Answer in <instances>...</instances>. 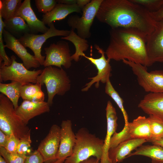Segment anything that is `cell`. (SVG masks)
I'll list each match as a JSON object with an SVG mask.
<instances>
[{
    "label": "cell",
    "instance_id": "34",
    "mask_svg": "<svg viewBox=\"0 0 163 163\" xmlns=\"http://www.w3.org/2000/svg\"><path fill=\"white\" fill-rule=\"evenodd\" d=\"M0 155L7 163H24L27 156L17 153H11L7 151L5 148L0 147Z\"/></svg>",
    "mask_w": 163,
    "mask_h": 163
},
{
    "label": "cell",
    "instance_id": "3",
    "mask_svg": "<svg viewBox=\"0 0 163 163\" xmlns=\"http://www.w3.org/2000/svg\"><path fill=\"white\" fill-rule=\"evenodd\" d=\"M76 141L72 155L65 160V163H80L93 157L100 160L104 140L82 128L75 134Z\"/></svg>",
    "mask_w": 163,
    "mask_h": 163
},
{
    "label": "cell",
    "instance_id": "43",
    "mask_svg": "<svg viewBox=\"0 0 163 163\" xmlns=\"http://www.w3.org/2000/svg\"><path fill=\"white\" fill-rule=\"evenodd\" d=\"M154 145H159L163 148V138L152 142Z\"/></svg>",
    "mask_w": 163,
    "mask_h": 163
},
{
    "label": "cell",
    "instance_id": "38",
    "mask_svg": "<svg viewBox=\"0 0 163 163\" xmlns=\"http://www.w3.org/2000/svg\"><path fill=\"white\" fill-rule=\"evenodd\" d=\"M10 135H8L0 130V147L5 148Z\"/></svg>",
    "mask_w": 163,
    "mask_h": 163
},
{
    "label": "cell",
    "instance_id": "19",
    "mask_svg": "<svg viewBox=\"0 0 163 163\" xmlns=\"http://www.w3.org/2000/svg\"><path fill=\"white\" fill-rule=\"evenodd\" d=\"M18 115L27 125L29 121L34 117L50 111V106L47 102H33L24 100L15 110Z\"/></svg>",
    "mask_w": 163,
    "mask_h": 163
},
{
    "label": "cell",
    "instance_id": "11",
    "mask_svg": "<svg viewBox=\"0 0 163 163\" xmlns=\"http://www.w3.org/2000/svg\"><path fill=\"white\" fill-rule=\"evenodd\" d=\"M94 47L98 53L101 54V56L99 58L95 59L86 55L84 57L95 66L98 71L97 74L94 77L88 78L91 80L85 84V87L82 89V91H87L94 84H95V88H98L100 82L106 84L110 79L111 75V67L109 63L110 60L106 59L105 52L98 45L95 44Z\"/></svg>",
    "mask_w": 163,
    "mask_h": 163
},
{
    "label": "cell",
    "instance_id": "45",
    "mask_svg": "<svg viewBox=\"0 0 163 163\" xmlns=\"http://www.w3.org/2000/svg\"><path fill=\"white\" fill-rule=\"evenodd\" d=\"M0 163H7L5 159L0 155Z\"/></svg>",
    "mask_w": 163,
    "mask_h": 163
},
{
    "label": "cell",
    "instance_id": "9",
    "mask_svg": "<svg viewBox=\"0 0 163 163\" xmlns=\"http://www.w3.org/2000/svg\"><path fill=\"white\" fill-rule=\"evenodd\" d=\"M49 29L45 33L41 34L27 33L18 39L20 43L25 48L28 47L33 52L35 59L43 65L46 56L41 54V49L43 44L48 38L55 36L66 37L70 34L71 31L59 30L56 28L53 22L48 26Z\"/></svg>",
    "mask_w": 163,
    "mask_h": 163
},
{
    "label": "cell",
    "instance_id": "31",
    "mask_svg": "<svg viewBox=\"0 0 163 163\" xmlns=\"http://www.w3.org/2000/svg\"><path fill=\"white\" fill-rule=\"evenodd\" d=\"M31 129L21 138L20 142L17 149V153L26 156L31 154L33 151L31 147L32 141L30 137Z\"/></svg>",
    "mask_w": 163,
    "mask_h": 163
},
{
    "label": "cell",
    "instance_id": "12",
    "mask_svg": "<svg viewBox=\"0 0 163 163\" xmlns=\"http://www.w3.org/2000/svg\"><path fill=\"white\" fill-rule=\"evenodd\" d=\"M146 46L152 65L156 62H163V18L156 21L153 31L147 36Z\"/></svg>",
    "mask_w": 163,
    "mask_h": 163
},
{
    "label": "cell",
    "instance_id": "32",
    "mask_svg": "<svg viewBox=\"0 0 163 163\" xmlns=\"http://www.w3.org/2000/svg\"><path fill=\"white\" fill-rule=\"evenodd\" d=\"M4 27L2 18L0 15V64L9 66L11 64L12 60L7 55L5 50L6 46L4 44L3 37V31Z\"/></svg>",
    "mask_w": 163,
    "mask_h": 163
},
{
    "label": "cell",
    "instance_id": "22",
    "mask_svg": "<svg viewBox=\"0 0 163 163\" xmlns=\"http://www.w3.org/2000/svg\"><path fill=\"white\" fill-rule=\"evenodd\" d=\"M127 125L131 139H143L150 142L151 135L148 117L139 116Z\"/></svg>",
    "mask_w": 163,
    "mask_h": 163
},
{
    "label": "cell",
    "instance_id": "37",
    "mask_svg": "<svg viewBox=\"0 0 163 163\" xmlns=\"http://www.w3.org/2000/svg\"><path fill=\"white\" fill-rule=\"evenodd\" d=\"M44 159L40 153L37 150L31 154L27 156L24 163H43Z\"/></svg>",
    "mask_w": 163,
    "mask_h": 163
},
{
    "label": "cell",
    "instance_id": "1",
    "mask_svg": "<svg viewBox=\"0 0 163 163\" xmlns=\"http://www.w3.org/2000/svg\"><path fill=\"white\" fill-rule=\"evenodd\" d=\"M96 17L111 28L133 29L147 36L156 22L149 12L131 0H103Z\"/></svg>",
    "mask_w": 163,
    "mask_h": 163
},
{
    "label": "cell",
    "instance_id": "5",
    "mask_svg": "<svg viewBox=\"0 0 163 163\" xmlns=\"http://www.w3.org/2000/svg\"><path fill=\"white\" fill-rule=\"evenodd\" d=\"M30 129L17 114L12 102L6 96L0 94V130L6 134H13L21 138Z\"/></svg>",
    "mask_w": 163,
    "mask_h": 163
},
{
    "label": "cell",
    "instance_id": "7",
    "mask_svg": "<svg viewBox=\"0 0 163 163\" xmlns=\"http://www.w3.org/2000/svg\"><path fill=\"white\" fill-rule=\"evenodd\" d=\"M12 63L9 66L0 64V81L8 80L17 82L22 85L30 83H37L38 76L43 70L30 71L27 69L23 63L17 62L14 55L11 56Z\"/></svg>",
    "mask_w": 163,
    "mask_h": 163
},
{
    "label": "cell",
    "instance_id": "2",
    "mask_svg": "<svg viewBox=\"0 0 163 163\" xmlns=\"http://www.w3.org/2000/svg\"><path fill=\"white\" fill-rule=\"evenodd\" d=\"M109 34V43L105 52L108 59L126 60L146 67L152 65L147 52V36L135 29L122 27L111 28Z\"/></svg>",
    "mask_w": 163,
    "mask_h": 163
},
{
    "label": "cell",
    "instance_id": "6",
    "mask_svg": "<svg viewBox=\"0 0 163 163\" xmlns=\"http://www.w3.org/2000/svg\"><path fill=\"white\" fill-rule=\"evenodd\" d=\"M123 62L131 68L136 76L139 85L145 92L163 93V70L148 72L147 67L126 60Z\"/></svg>",
    "mask_w": 163,
    "mask_h": 163
},
{
    "label": "cell",
    "instance_id": "36",
    "mask_svg": "<svg viewBox=\"0 0 163 163\" xmlns=\"http://www.w3.org/2000/svg\"><path fill=\"white\" fill-rule=\"evenodd\" d=\"M20 140L19 138L13 134H11L9 136L5 149L7 151L10 153H17L18 147Z\"/></svg>",
    "mask_w": 163,
    "mask_h": 163
},
{
    "label": "cell",
    "instance_id": "41",
    "mask_svg": "<svg viewBox=\"0 0 163 163\" xmlns=\"http://www.w3.org/2000/svg\"><path fill=\"white\" fill-rule=\"evenodd\" d=\"M91 1L90 0H77L76 4L82 10L84 7Z\"/></svg>",
    "mask_w": 163,
    "mask_h": 163
},
{
    "label": "cell",
    "instance_id": "13",
    "mask_svg": "<svg viewBox=\"0 0 163 163\" xmlns=\"http://www.w3.org/2000/svg\"><path fill=\"white\" fill-rule=\"evenodd\" d=\"M60 138V127L56 124L53 125L37 149L42 156L45 163H50L57 160Z\"/></svg>",
    "mask_w": 163,
    "mask_h": 163
},
{
    "label": "cell",
    "instance_id": "20",
    "mask_svg": "<svg viewBox=\"0 0 163 163\" xmlns=\"http://www.w3.org/2000/svg\"><path fill=\"white\" fill-rule=\"evenodd\" d=\"M147 142L143 139H133L123 142L116 147L109 149V157L113 163L120 162L133 150Z\"/></svg>",
    "mask_w": 163,
    "mask_h": 163
},
{
    "label": "cell",
    "instance_id": "28",
    "mask_svg": "<svg viewBox=\"0 0 163 163\" xmlns=\"http://www.w3.org/2000/svg\"><path fill=\"white\" fill-rule=\"evenodd\" d=\"M21 0H0V15L4 20H8L15 16L21 6Z\"/></svg>",
    "mask_w": 163,
    "mask_h": 163
},
{
    "label": "cell",
    "instance_id": "18",
    "mask_svg": "<svg viewBox=\"0 0 163 163\" xmlns=\"http://www.w3.org/2000/svg\"><path fill=\"white\" fill-rule=\"evenodd\" d=\"M138 107L163 122V93H149L140 101Z\"/></svg>",
    "mask_w": 163,
    "mask_h": 163
},
{
    "label": "cell",
    "instance_id": "27",
    "mask_svg": "<svg viewBox=\"0 0 163 163\" xmlns=\"http://www.w3.org/2000/svg\"><path fill=\"white\" fill-rule=\"evenodd\" d=\"M135 155L144 156L150 158L152 160L163 161V148L156 145H142L127 158Z\"/></svg>",
    "mask_w": 163,
    "mask_h": 163
},
{
    "label": "cell",
    "instance_id": "4",
    "mask_svg": "<svg viewBox=\"0 0 163 163\" xmlns=\"http://www.w3.org/2000/svg\"><path fill=\"white\" fill-rule=\"evenodd\" d=\"M37 83L45 84L48 98L47 103L51 106L56 94L63 96L70 88L71 81L66 72L60 69L50 66L46 67L38 76Z\"/></svg>",
    "mask_w": 163,
    "mask_h": 163
},
{
    "label": "cell",
    "instance_id": "30",
    "mask_svg": "<svg viewBox=\"0 0 163 163\" xmlns=\"http://www.w3.org/2000/svg\"><path fill=\"white\" fill-rule=\"evenodd\" d=\"M148 118L151 135L150 142L163 138V122L152 115H149Z\"/></svg>",
    "mask_w": 163,
    "mask_h": 163
},
{
    "label": "cell",
    "instance_id": "29",
    "mask_svg": "<svg viewBox=\"0 0 163 163\" xmlns=\"http://www.w3.org/2000/svg\"><path fill=\"white\" fill-rule=\"evenodd\" d=\"M105 90L106 93L112 98L121 110L124 119L125 125H127L129 123L128 117L123 106V100L118 93L115 90L110 79L106 83Z\"/></svg>",
    "mask_w": 163,
    "mask_h": 163
},
{
    "label": "cell",
    "instance_id": "35",
    "mask_svg": "<svg viewBox=\"0 0 163 163\" xmlns=\"http://www.w3.org/2000/svg\"><path fill=\"white\" fill-rule=\"evenodd\" d=\"M35 2L38 11L44 14L52 10L57 3L55 0H35Z\"/></svg>",
    "mask_w": 163,
    "mask_h": 163
},
{
    "label": "cell",
    "instance_id": "25",
    "mask_svg": "<svg viewBox=\"0 0 163 163\" xmlns=\"http://www.w3.org/2000/svg\"><path fill=\"white\" fill-rule=\"evenodd\" d=\"M69 34L67 36L62 37V39L69 40L72 42L74 45L75 51V53L71 56V58L76 62L78 61L80 56H85L84 52L86 51L88 49L89 45L88 41L86 39L82 38L74 31L71 29Z\"/></svg>",
    "mask_w": 163,
    "mask_h": 163
},
{
    "label": "cell",
    "instance_id": "26",
    "mask_svg": "<svg viewBox=\"0 0 163 163\" xmlns=\"http://www.w3.org/2000/svg\"><path fill=\"white\" fill-rule=\"evenodd\" d=\"M22 85L19 82L11 81L9 83H0V92L8 98L16 110L18 107V102L21 96Z\"/></svg>",
    "mask_w": 163,
    "mask_h": 163
},
{
    "label": "cell",
    "instance_id": "10",
    "mask_svg": "<svg viewBox=\"0 0 163 163\" xmlns=\"http://www.w3.org/2000/svg\"><path fill=\"white\" fill-rule=\"evenodd\" d=\"M44 49L46 55L43 65L45 67L55 66L61 68L62 66L68 69L71 66L70 50L69 43L66 41L59 40Z\"/></svg>",
    "mask_w": 163,
    "mask_h": 163
},
{
    "label": "cell",
    "instance_id": "23",
    "mask_svg": "<svg viewBox=\"0 0 163 163\" xmlns=\"http://www.w3.org/2000/svg\"><path fill=\"white\" fill-rule=\"evenodd\" d=\"M4 29L19 39L25 34L30 33L28 25L22 18L15 16L8 20L3 21Z\"/></svg>",
    "mask_w": 163,
    "mask_h": 163
},
{
    "label": "cell",
    "instance_id": "44",
    "mask_svg": "<svg viewBox=\"0 0 163 163\" xmlns=\"http://www.w3.org/2000/svg\"><path fill=\"white\" fill-rule=\"evenodd\" d=\"M66 159L62 158L57 159L56 161L50 163H65V161Z\"/></svg>",
    "mask_w": 163,
    "mask_h": 163
},
{
    "label": "cell",
    "instance_id": "33",
    "mask_svg": "<svg viewBox=\"0 0 163 163\" xmlns=\"http://www.w3.org/2000/svg\"><path fill=\"white\" fill-rule=\"evenodd\" d=\"M143 7L150 13L158 10L163 5V0H131Z\"/></svg>",
    "mask_w": 163,
    "mask_h": 163
},
{
    "label": "cell",
    "instance_id": "14",
    "mask_svg": "<svg viewBox=\"0 0 163 163\" xmlns=\"http://www.w3.org/2000/svg\"><path fill=\"white\" fill-rule=\"evenodd\" d=\"M3 37L6 43V47L13 51L21 59L27 69L29 70L31 68H37L40 66V64L34 56L27 52L18 39L4 29L3 31Z\"/></svg>",
    "mask_w": 163,
    "mask_h": 163
},
{
    "label": "cell",
    "instance_id": "16",
    "mask_svg": "<svg viewBox=\"0 0 163 163\" xmlns=\"http://www.w3.org/2000/svg\"><path fill=\"white\" fill-rule=\"evenodd\" d=\"M105 110L107 131L104 140L103 154L100 163H113L109 157L108 153L111 138L117 129L118 118L115 108L110 101H107Z\"/></svg>",
    "mask_w": 163,
    "mask_h": 163
},
{
    "label": "cell",
    "instance_id": "46",
    "mask_svg": "<svg viewBox=\"0 0 163 163\" xmlns=\"http://www.w3.org/2000/svg\"><path fill=\"white\" fill-rule=\"evenodd\" d=\"M152 163H163V161H159L152 160Z\"/></svg>",
    "mask_w": 163,
    "mask_h": 163
},
{
    "label": "cell",
    "instance_id": "40",
    "mask_svg": "<svg viewBox=\"0 0 163 163\" xmlns=\"http://www.w3.org/2000/svg\"><path fill=\"white\" fill-rule=\"evenodd\" d=\"M57 3L68 5H72L76 4L77 0H57Z\"/></svg>",
    "mask_w": 163,
    "mask_h": 163
},
{
    "label": "cell",
    "instance_id": "24",
    "mask_svg": "<svg viewBox=\"0 0 163 163\" xmlns=\"http://www.w3.org/2000/svg\"><path fill=\"white\" fill-rule=\"evenodd\" d=\"M41 85L38 83H28L22 85L21 96L24 100L33 102L44 101L45 95L41 90Z\"/></svg>",
    "mask_w": 163,
    "mask_h": 163
},
{
    "label": "cell",
    "instance_id": "39",
    "mask_svg": "<svg viewBox=\"0 0 163 163\" xmlns=\"http://www.w3.org/2000/svg\"><path fill=\"white\" fill-rule=\"evenodd\" d=\"M151 14L155 21H157L163 18V5L157 11L150 13Z\"/></svg>",
    "mask_w": 163,
    "mask_h": 163
},
{
    "label": "cell",
    "instance_id": "15",
    "mask_svg": "<svg viewBox=\"0 0 163 163\" xmlns=\"http://www.w3.org/2000/svg\"><path fill=\"white\" fill-rule=\"evenodd\" d=\"M76 141L71 120H63L60 127V142L56 159H66L72 154Z\"/></svg>",
    "mask_w": 163,
    "mask_h": 163
},
{
    "label": "cell",
    "instance_id": "17",
    "mask_svg": "<svg viewBox=\"0 0 163 163\" xmlns=\"http://www.w3.org/2000/svg\"><path fill=\"white\" fill-rule=\"evenodd\" d=\"M15 16H19L24 20L29 27L30 34H36L39 32L44 34L49 29L37 17L31 8L30 0H24L22 3Z\"/></svg>",
    "mask_w": 163,
    "mask_h": 163
},
{
    "label": "cell",
    "instance_id": "42",
    "mask_svg": "<svg viewBox=\"0 0 163 163\" xmlns=\"http://www.w3.org/2000/svg\"><path fill=\"white\" fill-rule=\"evenodd\" d=\"M100 161L96 158L92 157L80 163H100Z\"/></svg>",
    "mask_w": 163,
    "mask_h": 163
},
{
    "label": "cell",
    "instance_id": "8",
    "mask_svg": "<svg viewBox=\"0 0 163 163\" xmlns=\"http://www.w3.org/2000/svg\"><path fill=\"white\" fill-rule=\"evenodd\" d=\"M103 0H92L85 5L82 10L81 17L77 15L70 16L67 21L71 29H76L78 35L86 39L91 36V27L99 7Z\"/></svg>",
    "mask_w": 163,
    "mask_h": 163
},
{
    "label": "cell",
    "instance_id": "21",
    "mask_svg": "<svg viewBox=\"0 0 163 163\" xmlns=\"http://www.w3.org/2000/svg\"><path fill=\"white\" fill-rule=\"evenodd\" d=\"M82 10L77 4L68 5L57 3L50 11L43 15L41 21L48 26L53 21L65 19L72 13H81Z\"/></svg>",
    "mask_w": 163,
    "mask_h": 163
}]
</instances>
